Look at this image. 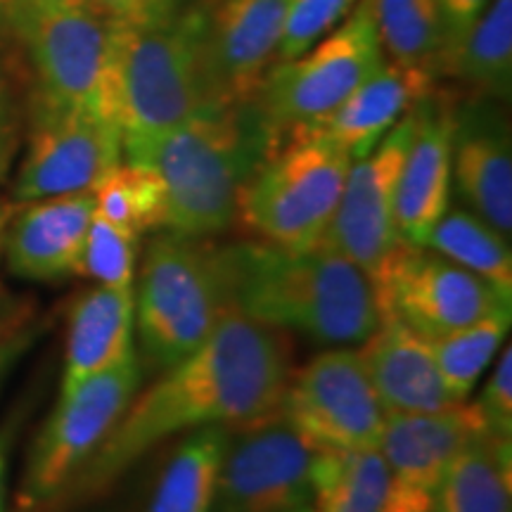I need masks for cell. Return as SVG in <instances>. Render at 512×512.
I'll return each mask as SVG.
<instances>
[{
	"instance_id": "cell-32",
	"label": "cell",
	"mask_w": 512,
	"mask_h": 512,
	"mask_svg": "<svg viewBox=\"0 0 512 512\" xmlns=\"http://www.w3.org/2000/svg\"><path fill=\"white\" fill-rule=\"evenodd\" d=\"M358 0H287L278 62L302 55L342 22Z\"/></svg>"
},
{
	"instance_id": "cell-33",
	"label": "cell",
	"mask_w": 512,
	"mask_h": 512,
	"mask_svg": "<svg viewBox=\"0 0 512 512\" xmlns=\"http://www.w3.org/2000/svg\"><path fill=\"white\" fill-rule=\"evenodd\" d=\"M484 434L512 439V349L505 347L498 356L494 373L486 380L482 394L472 401Z\"/></svg>"
},
{
	"instance_id": "cell-22",
	"label": "cell",
	"mask_w": 512,
	"mask_h": 512,
	"mask_svg": "<svg viewBox=\"0 0 512 512\" xmlns=\"http://www.w3.org/2000/svg\"><path fill=\"white\" fill-rule=\"evenodd\" d=\"M136 294L133 287L98 285L81 294L69 313L60 394L74 392L91 377L119 368L138 356Z\"/></svg>"
},
{
	"instance_id": "cell-29",
	"label": "cell",
	"mask_w": 512,
	"mask_h": 512,
	"mask_svg": "<svg viewBox=\"0 0 512 512\" xmlns=\"http://www.w3.org/2000/svg\"><path fill=\"white\" fill-rule=\"evenodd\" d=\"M510 316L512 311L491 313L465 328L430 339L441 380L458 403L467 401L479 377L501 351L503 339L510 330Z\"/></svg>"
},
{
	"instance_id": "cell-34",
	"label": "cell",
	"mask_w": 512,
	"mask_h": 512,
	"mask_svg": "<svg viewBox=\"0 0 512 512\" xmlns=\"http://www.w3.org/2000/svg\"><path fill=\"white\" fill-rule=\"evenodd\" d=\"M439 12H441V24H444V50L456 46L460 36L470 29V24L482 15L489 0H437ZM441 60V57H439Z\"/></svg>"
},
{
	"instance_id": "cell-30",
	"label": "cell",
	"mask_w": 512,
	"mask_h": 512,
	"mask_svg": "<svg viewBox=\"0 0 512 512\" xmlns=\"http://www.w3.org/2000/svg\"><path fill=\"white\" fill-rule=\"evenodd\" d=\"M95 214L140 238L166 226L164 183L150 166L121 162L93 190Z\"/></svg>"
},
{
	"instance_id": "cell-23",
	"label": "cell",
	"mask_w": 512,
	"mask_h": 512,
	"mask_svg": "<svg viewBox=\"0 0 512 512\" xmlns=\"http://www.w3.org/2000/svg\"><path fill=\"white\" fill-rule=\"evenodd\" d=\"M230 427L211 425L183 434L171 448L143 503V512H211Z\"/></svg>"
},
{
	"instance_id": "cell-24",
	"label": "cell",
	"mask_w": 512,
	"mask_h": 512,
	"mask_svg": "<svg viewBox=\"0 0 512 512\" xmlns=\"http://www.w3.org/2000/svg\"><path fill=\"white\" fill-rule=\"evenodd\" d=\"M451 76L477 98L508 100L512 88V0H489L456 46L441 55L437 76Z\"/></svg>"
},
{
	"instance_id": "cell-14",
	"label": "cell",
	"mask_w": 512,
	"mask_h": 512,
	"mask_svg": "<svg viewBox=\"0 0 512 512\" xmlns=\"http://www.w3.org/2000/svg\"><path fill=\"white\" fill-rule=\"evenodd\" d=\"M415 114H406L368 155L351 162L342 197L320 245L354 261L373 280L396 247V190L411 145Z\"/></svg>"
},
{
	"instance_id": "cell-35",
	"label": "cell",
	"mask_w": 512,
	"mask_h": 512,
	"mask_svg": "<svg viewBox=\"0 0 512 512\" xmlns=\"http://www.w3.org/2000/svg\"><path fill=\"white\" fill-rule=\"evenodd\" d=\"M98 3L114 22L133 24L174 8L176 0H98Z\"/></svg>"
},
{
	"instance_id": "cell-18",
	"label": "cell",
	"mask_w": 512,
	"mask_h": 512,
	"mask_svg": "<svg viewBox=\"0 0 512 512\" xmlns=\"http://www.w3.org/2000/svg\"><path fill=\"white\" fill-rule=\"evenodd\" d=\"M411 145L396 190V228L406 245H425L430 230L451 207L453 105L430 93L415 105Z\"/></svg>"
},
{
	"instance_id": "cell-36",
	"label": "cell",
	"mask_w": 512,
	"mask_h": 512,
	"mask_svg": "<svg viewBox=\"0 0 512 512\" xmlns=\"http://www.w3.org/2000/svg\"><path fill=\"white\" fill-rule=\"evenodd\" d=\"M19 425L22 420L12 415L0 425V512H10L8 508V475H10V458L15 448Z\"/></svg>"
},
{
	"instance_id": "cell-7",
	"label": "cell",
	"mask_w": 512,
	"mask_h": 512,
	"mask_svg": "<svg viewBox=\"0 0 512 512\" xmlns=\"http://www.w3.org/2000/svg\"><path fill=\"white\" fill-rule=\"evenodd\" d=\"M133 294L145 363L157 370L192 354L228 313L211 245L174 233L147 245Z\"/></svg>"
},
{
	"instance_id": "cell-13",
	"label": "cell",
	"mask_w": 512,
	"mask_h": 512,
	"mask_svg": "<svg viewBox=\"0 0 512 512\" xmlns=\"http://www.w3.org/2000/svg\"><path fill=\"white\" fill-rule=\"evenodd\" d=\"M121 162L124 143L114 121L36 102L27 152L12 190L19 202L93 192Z\"/></svg>"
},
{
	"instance_id": "cell-16",
	"label": "cell",
	"mask_w": 512,
	"mask_h": 512,
	"mask_svg": "<svg viewBox=\"0 0 512 512\" xmlns=\"http://www.w3.org/2000/svg\"><path fill=\"white\" fill-rule=\"evenodd\" d=\"M287 0H216L204 22V76L211 107L254 100L278 62Z\"/></svg>"
},
{
	"instance_id": "cell-38",
	"label": "cell",
	"mask_w": 512,
	"mask_h": 512,
	"mask_svg": "<svg viewBox=\"0 0 512 512\" xmlns=\"http://www.w3.org/2000/svg\"><path fill=\"white\" fill-rule=\"evenodd\" d=\"M31 335L29 332H19L0 342V387H3L5 377L10 375V370L15 368V363L24 356V351L29 349Z\"/></svg>"
},
{
	"instance_id": "cell-8",
	"label": "cell",
	"mask_w": 512,
	"mask_h": 512,
	"mask_svg": "<svg viewBox=\"0 0 512 512\" xmlns=\"http://www.w3.org/2000/svg\"><path fill=\"white\" fill-rule=\"evenodd\" d=\"M382 62L373 3L358 0L309 50L275 62L261 81L256 102L283 143L290 133L330 117Z\"/></svg>"
},
{
	"instance_id": "cell-11",
	"label": "cell",
	"mask_w": 512,
	"mask_h": 512,
	"mask_svg": "<svg viewBox=\"0 0 512 512\" xmlns=\"http://www.w3.org/2000/svg\"><path fill=\"white\" fill-rule=\"evenodd\" d=\"M280 413L318 451L328 453L377 448L387 420L361 349L351 347L320 351L292 373Z\"/></svg>"
},
{
	"instance_id": "cell-40",
	"label": "cell",
	"mask_w": 512,
	"mask_h": 512,
	"mask_svg": "<svg viewBox=\"0 0 512 512\" xmlns=\"http://www.w3.org/2000/svg\"><path fill=\"white\" fill-rule=\"evenodd\" d=\"M290 512H311V505H304V508H297V510H290Z\"/></svg>"
},
{
	"instance_id": "cell-3",
	"label": "cell",
	"mask_w": 512,
	"mask_h": 512,
	"mask_svg": "<svg viewBox=\"0 0 512 512\" xmlns=\"http://www.w3.org/2000/svg\"><path fill=\"white\" fill-rule=\"evenodd\" d=\"M278 145L256 98L207 107L159 138L138 164L164 183V230L192 240L223 233L238 219L249 178Z\"/></svg>"
},
{
	"instance_id": "cell-19",
	"label": "cell",
	"mask_w": 512,
	"mask_h": 512,
	"mask_svg": "<svg viewBox=\"0 0 512 512\" xmlns=\"http://www.w3.org/2000/svg\"><path fill=\"white\" fill-rule=\"evenodd\" d=\"M3 233V252L17 278L62 280L81 268L83 245L95 214L93 192L24 202Z\"/></svg>"
},
{
	"instance_id": "cell-2",
	"label": "cell",
	"mask_w": 512,
	"mask_h": 512,
	"mask_svg": "<svg viewBox=\"0 0 512 512\" xmlns=\"http://www.w3.org/2000/svg\"><path fill=\"white\" fill-rule=\"evenodd\" d=\"M230 313L280 332L356 347L380 325L375 285L328 245L280 247L266 240L211 245Z\"/></svg>"
},
{
	"instance_id": "cell-10",
	"label": "cell",
	"mask_w": 512,
	"mask_h": 512,
	"mask_svg": "<svg viewBox=\"0 0 512 512\" xmlns=\"http://www.w3.org/2000/svg\"><path fill=\"white\" fill-rule=\"evenodd\" d=\"M318 456L280 408L230 427L211 512H290L311 505Z\"/></svg>"
},
{
	"instance_id": "cell-26",
	"label": "cell",
	"mask_w": 512,
	"mask_h": 512,
	"mask_svg": "<svg viewBox=\"0 0 512 512\" xmlns=\"http://www.w3.org/2000/svg\"><path fill=\"white\" fill-rule=\"evenodd\" d=\"M508 240L470 209L448 207L422 247L475 273L512 304V252Z\"/></svg>"
},
{
	"instance_id": "cell-39",
	"label": "cell",
	"mask_w": 512,
	"mask_h": 512,
	"mask_svg": "<svg viewBox=\"0 0 512 512\" xmlns=\"http://www.w3.org/2000/svg\"><path fill=\"white\" fill-rule=\"evenodd\" d=\"M3 233H5V214H3V207H0V247H3Z\"/></svg>"
},
{
	"instance_id": "cell-9",
	"label": "cell",
	"mask_w": 512,
	"mask_h": 512,
	"mask_svg": "<svg viewBox=\"0 0 512 512\" xmlns=\"http://www.w3.org/2000/svg\"><path fill=\"white\" fill-rule=\"evenodd\" d=\"M140 358L91 377L60 394L53 413L27 453L15 494V512H43L55 505L114 430L140 387Z\"/></svg>"
},
{
	"instance_id": "cell-41",
	"label": "cell",
	"mask_w": 512,
	"mask_h": 512,
	"mask_svg": "<svg viewBox=\"0 0 512 512\" xmlns=\"http://www.w3.org/2000/svg\"><path fill=\"white\" fill-rule=\"evenodd\" d=\"M0 249H3V247H0Z\"/></svg>"
},
{
	"instance_id": "cell-1",
	"label": "cell",
	"mask_w": 512,
	"mask_h": 512,
	"mask_svg": "<svg viewBox=\"0 0 512 512\" xmlns=\"http://www.w3.org/2000/svg\"><path fill=\"white\" fill-rule=\"evenodd\" d=\"M292 377L290 339L226 313L192 354L133 396L62 501L98 496L152 448L200 427H240L278 411Z\"/></svg>"
},
{
	"instance_id": "cell-25",
	"label": "cell",
	"mask_w": 512,
	"mask_h": 512,
	"mask_svg": "<svg viewBox=\"0 0 512 512\" xmlns=\"http://www.w3.org/2000/svg\"><path fill=\"white\" fill-rule=\"evenodd\" d=\"M432 512H512V439L475 434L441 479Z\"/></svg>"
},
{
	"instance_id": "cell-15",
	"label": "cell",
	"mask_w": 512,
	"mask_h": 512,
	"mask_svg": "<svg viewBox=\"0 0 512 512\" xmlns=\"http://www.w3.org/2000/svg\"><path fill=\"white\" fill-rule=\"evenodd\" d=\"M482 432L467 401L437 413H387L377 444L389 477L384 512H432L448 465Z\"/></svg>"
},
{
	"instance_id": "cell-17",
	"label": "cell",
	"mask_w": 512,
	"mask_h": 512,
	"mask_svg": "<svg viewBox=\"0 0 512 512\" xmlns=\"http://www.w3.org/2000/svg\"><path fill=\"white\" fill-rule=\"evenodd\" d=\"M451 178L467 209L510 238L512 138L496 100L477 98L453 107Z\"/></svg>"
},
{
	"instance_id": "cell-4",
	"label": "cell",
	"mask_w": 512,
	"mask_h": 512,
	"mask_svg": "<svg viewBox=\"0 0 512 512\" xmlns=\"http://www.w3.org/2000/svg\"><path fill=\"white\" fill-rule=\"evenodd\" d=\"M207 3L174 8L114 34V100L124 159L138 164L159 138L211 107L204 76Z\"/></svg>"
},
{
	"instance_id": "cell-21",
	"label": "cell",
	"mask_w": 512,
	"mask_h": 512,
	"mask_svg": "<svg viewBox=\"0 0 512 512\" xmlns=\"http://www.w3.org/2000/svg\"><path fill=\"white\" fill-rule=\"evenodd\" d=\"M432 72L384 60L330 117L302 131L335 140L351 157L368 155L434 88Z\"/></svg>"
},
{
	"instance_id": "cell-31",
	"label": "cell",
	"mask_w": 512,
	"mask_h": 512,
	"mask_svg": "<svg viewBox=\"0 0 512 512\" xmlns=\"http://www.w3.org/2000/svg\"><path fill=\"white\" fill-rule=\"evenodd\" d=\"M138 238L93 214L79 273L105 287H136Z\"/></svg>"
},
{
	"instance_id": "cell-27",
	"label": "cell",
	"mask_w": 512,
	"mask_h": 512,
	"mask_svg": "<svg viewBox=\"0 0 512 512\" xmlns=\"http://www.w3.org/2000/svg\"><path fill=\"white\" fill-rule=\"evenodd\" d=\"M389 477L377 448L320 451L311 512H384Z\"/></svg>"
},
{
	"instance_id": "cell-28",
	"label": "cell",
	"mask_w": 512,
	"mask_h": 512,
	"mask_svg": "<svg viewBox=\"0 0 512 512\" xmlns=\"http://www.w3.org/2000/svg\"><path fill=\"white\" fill-rule=\"evenodd\" d=\"M384 60L437 76L444 24L437 0H370Z\"/></svg>"
},
{
	"instance_id": "cell-5",
	"label": "cell",
	"mask_w": 512,
	"mask_h": 512,
	"mask_svg": "<svg viewBox=\"0 0 512 512\" xmlns=\"http://www.w3.org/2000/svg\"><path fill=\"white\" fill-rule=\"evenodd\" d=\"M0 10L31 64L38 105L91 112L119 126L117 22L98 0H0Z\"/></svg>"
},
{
	"instance_id": "cell-6",
	"label": "cell",
	"mask_w": 512,
	"mask_h": 512,
	"mask_svg": "<svg viewBox=\"0 0 512 512\" xmlns=\"http://www.w3.org/2000/svg\"><path fill=\"white\" fill-rule=\"evenodd\" d=\"M354 157L316 131H294L249 178L238 216L261 240L306 249L323 242Z\"/></svg>"
},
{
	"instance_id": "cell-37",
	"label": "cell",
	"mask_w": 512,
	"mask_h": 512,
	"mask_svg": "<svg viewBox=\"0 0 512 512\" xmlns=\"http://www.w3.org/2000/svg\"><path fill=\"white\" fill-rule=\"evenodd\" d=\"M12 150H15V121H12L10 112L8 88H5V79L0 74V178L8 174Z\"/></svg>"
},
{
	"instance_id": "cell-12",
	"label": "cell",
	"mask_w": 512,
	"mask_h": 512,
	"mask_svg": "<svg viewBox=\"0 0 512 512\" xmlns=\"http://www.w3.org/2000/svg\"><path fill=\"white\" fill-rule=\"evenodd\" d=\"M382 313H392L425 339L512 311L489 283L427 247L401 242L373 278Z\"/></svg>"
},
{
	"instance_id": "cell-20",
	"label": "cell",
	"mask_w": 512,
	"mask_h": 512,
	"mask_svg": "<svg viewBox=\"0 0 512 512\" xmlns=\"http://www.w3.org/2000/svg\"><path fill=\"white\" fill-rule=\"evenodd\" d=\"M361 356L387 413H437L458 406L441 380L430 339L392 313H382Z\"/></svg>"
}]
</instances>
